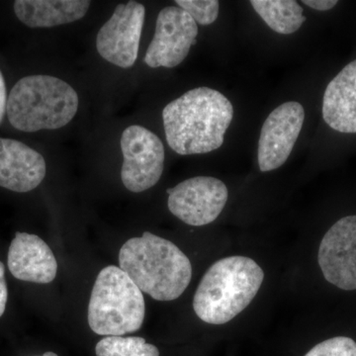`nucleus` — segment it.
<instances>
[{
    "instance_id": "17",
    "label": "nucleus",
    "mask_w": 356,
    "mask_h": 356,
    "mask_svg": "<svg viewBox=\"0 0 356 356\" xmlns=\"http://www.w3.org/2000/svg\"><path fill=\"white\" fill-rule=\"evenodd\" d=\"M96 356H159L154 344L140 337H107L95 346Z\"/></svg>"
},
{
    "instance_id": "22",
    "label": "nucleus",
    "mask_w": 356,
    "mask_h": 356,
    "mask_svg": "<svg viewBox=\"0 0 356 356\" xmlns=\"http://www.w3.org/2000/svg\"><path fill=\"white\" fill-rule=\"evenodd\" d=\"M6 86L4 77L0 72V123L3 120L7 107Z\"/></svg>"
},
{
    "instance_id": "4",
    "label": "nucleus",
    "mask_w": 356,
    "mask_h": 356,
    "mask_svg": "<svg viewBox=\"0 0 356 356\" xmlns=\"http://www.w3.org/2000/svg\"><path fill=\"white\" fill-rule=\"evenodd\" d=\"M79 95L69 83L51 76L21 79L9 93L7 117L22 132L65 127L79 110Z\"/></svg>"
},
{
    "instance_id": "1",
    "label": "nucleus",
    "mask_w": 356,
    "mask_h": 356,
    "mask_svg": "<svg viewBox=\"0 0 356 356\" xmlns=\"http://www.w3.org/2000/svg\"><path fill=\"white\" fill-rule=\"evenodd\" d=\"M233 117V105L220 91L191 89L163 108L168 146L181 156L216 151L224 144Z\"/></svg>"
},
{
    "instance_id": "16",
    "label": "nucleus",
    "mask_w": 356,
    "mask_h": 356,
    "mask_svg": "<svg viewBox=\"0 0 356 356\" xmlns=\"http://www.w3.org/2000/svg\"><path fill=\"white\" fill-rule=\"evenodd\" d=\"M250 4L268 27L278 34H293L307 20L303 8L295 0H252Z\"/></svg>"
},
{
    "instance_id": "12",
    "label": "nucleus",
    "mask_w": 356,
    "mask_h": 356,
    "mask_svg": "<svg viewBox=\"0 0 356 356\" xmlns=\"http://www.w3.org/2000/svg\"><path fill=\"white\" fill-rule=\"evenodd\" d=\"M41 154L19 140L0 138V187L14 192L37 188L46 177Z\"/></svg>"
},
{
    "instance_id": "15",
    "label": "nucleus",
    "mask_w": 356,
    "mask_h": 356,
    "mask_svg": "<svg viewBox=\"0 0 356 356\" xmlns=\"http://www.w3.org/2000/svg\"><path fill=\"white\" fill-rule=\"evenodd\" d=\"M90 4L86 0H17L14 11L28 27L51 28L81 19Z\"/></svg>"
},
{
    "instance_id": "2",
    "label": "nucleus",
    "mask_w": 356,
    "mask_h": 356,
    "mask_svg": "<svg viewBox=\"0 0 356 356\" xmlns=\"http://www.w3.org/2000/svg\"><path fill=\"white\" fill-rule=\"evenodd\" d=\"M119 264L140 291L158 301L179 298L192 277L191 262L182 250L149 232L124 243Z\"/></svg>"
},
{
    "instance_id": "23",
    "label": "nucleus",
    "mask_w": 356,
    "mask_h": 356,
    "mask_svg": "<svg viewBox=\"0 0 356 356\" xmlns=\"http://www.w3.org/2000/svg\"><path fill=\"white\" fill-rule=\"evenodd\" d=\"M35 356H58V355H56L55 353H44V355H35Z\"/></svg>"
},
{
    "instance_id": "9",
    "label": "nucleus",
    "mask_w": 356,
    "mask_h": 356,
    "mask_svg": "<svg viewBox=\"0 0 356 356\" xmlns=\"http://www.w3.org/2000/svg\"><path fill=\"white\" fill-rule=\"evenodd\" d=\"M198 36L197 23L177 6H168L156 18V32L147 47L145 63L149 67H177L188 56Z\"/></svg>"
},
{
    "instance_id": "5",
    "label": "nucleus",
    "mask_w": 356,
    "mask_h": 356,
    "mask_svg": "<svg viewBox=\"0 0 356 356\" xmlns=\"http://www.w3.org/2000/svg\"><path fill=\"white\" fill-rule=\"evenodd\" d=\"M146 305L143 293L120 267L98 274L88 304V325L99 336L122 337L139 331Z\"/></svg>"
},
{
    "instance_id": "20",
    "label": "nucleus",
    "mask_w": 356,
    "mask_h": 356,
    "mask_svg": "<svg viewBox=\"0 0 356 356\" xmlns=\"http://www.w3.org/2000/svg\"><path fill=\"white\" fill-rule=\"evenodd\" d=\"M7 299H8V290H7L6 267L0 261V317L6 312Z\"/></svg>"
},
{
    "instance_id": "11",
    "label": "nucleus",
    "mask_w": 356,
    "mask_h": 356,
    "mask_svg": "<svg viewBox=\"0 0 356 356\" xmlns=\"http://www.w3.org/2000/svg\"><path fill=\"white\" fill-rule=\"evenodd\" d=\"M318 261L327 282L346 291L356 290V216L341 218L327 232Z\"/></svg>"
},
{
    "instance_id": "13",
    "label": "nucleus",
    "mask_w": 356,
    "mask_h": 356,
    "mask_svg": "<svg viewBox=\"0 0 356 356\" xmlns=\"http://www.w3.org/2000/svg\"><path fill=\"white\" fill-rule=\"evenodd\" d=\"M7 266L14 277L26 282L48 284L57 276V259L50 247L32 234H15L9 247Z\"/></svg>"
},
{
    "instance_id": "19",
    "label": "nucleus",
    "mask_w": 356,
    "mask_h": 356,
    "mask_svg": "<svg viewBox=\"0 0 356 356\" xmlns=\"http://www.w3.org/2000/svg\"><path fill=\"white\" fill-rule=\"evenodd\" d=\"M305 356H356V343L348 337H332L314 346Z\"/></svg>"
},
{
    "instance_id": "10",
    "label": "nucleus",
    "mask_w": 356,
    "mask_h": 356,
    "mask_svg": "<svg viewBox=\"0 0 356 356\" xmlns=\"http://www.w3.org/2000/svg\"><path fill=\"white\" fill-rule=\"evenodd\" d=\"M305 120V110L296 102L283 103L267 117L259 140V168L277 170L289 158Z\"/></svg>"
},
{
    "instance_id": "14",
    "label": "nucleus",
    "mask_w": 356,
    "mask_h": 356,
    "mask_svg": "<svg viewBox=\"0 0 356 356\" xmlns=\"http://www.w3.org/2000/svg\"><path fill=\"white\" fill-rule=\"evenodd\" d=\"M323 117L337 132L356 133V60L327 84L323 99Z\"/></svg>"
},
{
    "instance_id": "21",
    "label": "nucleus",
    "mask_w": 356,
    "mask_h": 356,
    "mask_svg": "<svg viewBox=\"0 0 356 356\" xmlns=\"http://www.w3.org/2000/svg\"><path fill=\"white\" fill-rule=\"evenodd\" d=\"M304 4L318 11L331 10L337 6V0H303Z\"/></svg>"
},
{
    "instance_id": "8",
    "label": "nucleus",
    "mask_w": 356,
    "mask_h": 356,
    "mask_svg": "<svg viewBox=\"0 0 356 356\" xmlns=\"http://www.w3.org/2000/svg\"><path fill=\"white\" fill-rule=\"evenodd\" d=\"M146 8L137 1L121 3L100 28L96 49L107 62L122 69L133 67L139 54Z\"/></svg>"
},
{
    "instance_id": "3",
    "label": "nucleus",
    "mask_w": 356,
    "mask_h": 356,
    "mask_svg": "<svg viewBox=\"0 0 356 356\" xmlns=\"http://www.w3.org/2000/svg\"><path fill=\"white\" fill-rule=\"evenodd\" d=\"M264 278L261 267L250 257L220 259L199 283L193 299L196 315L207 324H226L252 303Z\"/></svg>"
},
{
    "instance_id": "6",
    "label": "nucleus",
    "mask_w": 356,
    "mask_h": 356,
    "mask_svg": "<svg viewBox=\"0 0 356 356\" xmlns=\"http://www.w3.org/2000/svg\"><path fill=\"white\" fill-rule=\"evenodd\" d=\"M123 154L121 179L128 191L140 193L154 186L165 168V147L156 134L140 125L125 129L121 137Z\"/></svg>"
},
{
    "instance_id": "18",
    "label": "nucleus",
    "mask_w": 356,
    "mask_h": 356,
    "mask_svg": "<svg viewBox=\"0 0 356 356\" xmlns=\"http://www.w3.org/2000/svg\"><path fill=\"white\" fill-rule=\"evenodd\" d=\"M175 3L200 25H210L219 15L220 2L217 0H177Z\"/></svg>"
},
{
    "instance_id": "7",
    "label": "nucleus",
    "mask_w": 356,
    "mask_h": 356,
    "mask_svg": "<svg viewBox=\"0 0 356 356\" xmlns=\"http://www.w3.org/2000/svg\"><path fill=\"white\" fill-rule=\"evenodd\" d=\"M168 206L172 214L189 226L201 227L214 222L228 201L226 184L218 178H188L168 188Z\"/></svg>"
}]
</instances>
